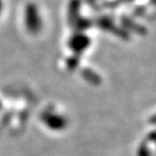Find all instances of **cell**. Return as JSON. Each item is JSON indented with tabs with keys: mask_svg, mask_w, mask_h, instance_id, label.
<instances>
[{
	"mask_svg": "<svg viewBox=\"0 0 156 156\" xmlns=\"http://www.w3.org/2000/svg\"><path fill=\"white\" fill-rule=\"evenodd\" d=\"M0 108H1V101H0Z\"/></svg>",
	"mask_w": 156,
	"mask_h": 156,
	"instance_id": "277c9868",
	"label": "cell"
},
{
	"mask_svg": "<svg viewBox=\"0 0 156 156\" xmlns=\"http://www.w3.org/2000/svg\"><path fill=\"white\" fill-rule=\"evenodd\" d=\"M43 122L50 130L60 131L63 130L67 125V121L62 115L55 113H48L43 116Z\"/></svg>",
	"mask_w": 156,
	"mask_h": 156,
	"instance_id": "7a4b0ae2",
	"label": "cell"
},
{
	"mask_svg": "<svg viewBox=\"0 0 156 156\" xmlns=\"http://www.w3.org/2000/svg\"><path fill=\"white\" fill-rule=\"evenodd\" d=\"M23 23L27 32L34 35L39 33L42 29V17L36 4L29 3L26 6L23 12Z\"/></svg>",
	"mask_w": 156,
	"mask_h": 156,
	"instance_id": "6da1fadb",
	"label": "cell"
},
{
	"mask_svg": "<svg viewBox=\"0 0 156 156\" xmlns=\"http://www.w3.org/2000/svg\"><path fill=\"white\" fill-rule=\"evenodd\" d=\"M87 44H88V41H87V39H84L83 40L81 38H78L76 41L74 40L73 41V44L71 46H72V48L74 50H78V51L82 52L84 49L87 47Z\"/></svg>",
	"mask_w": 156,
	"mask_h": 156,
	"instance_id": "3957f363",
	"label": "cell"
}]
</instances>
